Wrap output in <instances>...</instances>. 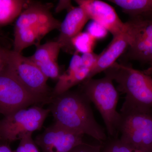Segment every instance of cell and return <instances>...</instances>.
Wrapping results in <instances>:
<instances>
[{"instance_id": "cell-2", "label": "cell", "mask_w": 152, "mask_h": 152, "mask_svg": "<svg viewBox=\"0 0 152 152\" xmlns=\"http://www.w3.org/2000/svg\"><path fill=\"white\" fill-rule=\"evenodd\" d=\"M104 72L116 82L117 90L126 94L123 105L152 109V75L116 62Z\"/></svg>"}, {"instance_id": "cell-9", "label": "cell", "mask_w": 152, "mask_h": 152, "mask_svg": "<svg viewBox=\"0 0 152 152\" xmlns=\"http://www.w3.org/2000/svg\"><path fill=\"white\" fill-rule=\"evenodd\" d=\"M83 137L54 123L37 136L34 141L42 152H69L84 142Z\"/></svg>"}, {"instance_id": "cell-25", "label": "cell", "mask_w": 152, "mask_h": 152, "mask_svg": "<svg viewBox=\"0 0 152 152\" xmlns=\"http://www.w3.org/2000/svg\"><path fill=\"white\" fill-rule=\"evenodd\" d=\"M10 52L0 45V72L7 65Z\"/></svg>"}, {"instance_id": "cell-20", "label": "cell", "mask_w": 152, "mask_h": 152, "mask_svg": "<svg viewBox=\"0 0 152 152\" xmlns=\"http://www.w3.org/2000/svg\"><path fill=\"white\" fill-rule=\"evenodd\" d=\"M47 78L58 79L59 76L60 68L57 61L39 63L35 64Z\"/></svg>"}, {"instance_id": "cell-24", "label": "cell", "mask_w": 152, "mask_h": 152, "mask_svg": "<svg viewBox=\"0 0 152 152\" xmlns=\"http://www.w3.org/2000/svg\"><path fill=\"white\" fill-rule=\"evenodd\" d=\"M102 145H93L83 143L75 147L69 152H101Z\"/></svg>"}, {"instance_id": "cell-16", "label": "cell", "mask_w": 152, "mask_h": 152, "mask_svg": "<svg viewBox=\"0 0 152 152\" xmlns=\"http://www.w3.org/2000/svg\"><path fill=\"white\" fill-rule=\"evenodd\" d=\"M61 49L57 41L48 42L38 46L34 54L29 58L35 64L57 61Z\"/></svg>"}, {"instance_id": "cell-18", "label": "cell", "mask_w": 152, "mask_h": 152, "mask_svg": "<svg viewBox=\"0 0 152 152\" xmlns=\"http://www.w3.org/2000/svg\"><path fill=\"white\" fill-rule=\"evenodd\" d=\"M96 38L87 32H81L72 40V45L76 53L83 54L93 52Z\"/></svg>"}, {"instance_id": "cell-19", "label": "cell", "mask_w": 152, "mask_h": 152, "mask_svg": "<svg viewBox=\"0 0 152 152\" xmlns=\"http://www.w3.org/2000/svg\"><path fill=\"white\" fill-rule=\"evenodd\" d=\"M101 152H142L134 149L119 138H109L102 145Z\"/></svg>"}, {"instance_id": "cell-28", "label": "cell", "mask_w": 152, "mask_h": 152, "mask_svg": "<svg viewBox=\"0 0 152 152\" xmlns=\"http://www.w3.org/2000/svg\"><path fill=\"white\" fill-rule=\"evenodd\" d=\"M0 140H1V137H0Z\"/></svg>"}, {"instance_id": "cell-26", "label": "cell", "mask_w": 152, "mask_h": 152, "mask_svg": "<svg viewBox=\"0 0 152 152\" xmlns=\"http://www.w3.org/2000/svg\"><path fill=\"white\" fill-rule=\"evenodd\" d=\"M0 152H14V151H12L10 147L7 145H2L0 146Z\"/></svg>"}, {"instance_id": "cell-13", "label": "cell", "mask_w": 152, "mask_h": 152, "mask_svg": "<svg viewBox=\"0 0 152 152\" xmlns=\"http://www.w3.org/2000/svg\"><path fill=\"white\" fill-rule=\"evenodd\" d=\"M129 43V38L126 32L113 37L107 48L99 55L97 61L86 80L92 79L97 74L110 67L127 49Z\"/></svg>"}, {"instance_id": "cell-3", "label": "cell", "mask_w": 152, "mask_h": 152, "mask_svg": "<svg viewBox=\"0 0 152 152\" xmlns=\"http://www.w3.org/2000/svg\"><path fill=\"white\" fill-rule=\"evenodd\" d=\"M108 76L99 79H91L82 83L80 89L93 103L100 113L109 138H117L119 135L120 113L117 111L119 93Z\"/></svg>"}, {"instance_id": "cell-1", "label": "cell", "mask_w": 152, "mask_h": 152, "mask_svg": "<svg viewBox=\"0 0 152 152\" xmlns=\"http://www.w3.org/2000/svg\"><path fill=\"white\" fill-rule=\"evenodd\" d=\"M91 102L79 89L53 97L49 108L55 124L69 130L90 136L104 143L108 137L95 119Z\"/></svg>"}, {"instance_id": "cell-23", "label": "cell", "mask_w": 152, "mask_h": 152, "mask_svg": "<svg viewBox=\"0 0 152 152\" xmlns=\"http://www.w3.org/2000/svg\"><path fill=\"white\" fill-rule=\"evenodd\" d=\"M99 55L94 52L83 54L81 56V65L85 67L89 68L91 70L97 61Z\"/></svg>"}, {"instance_id": "cell-14", "label": "cell", "mask_w": 152, "mask_h": 152, "mask_svg": "<svg viewBox=\"0 0 152 152\" xmlns=\"http://www.w3.org/2000/svg\"><path fill=\"white\" fill-rule=\"evenodd\" d=\"M131 18L152 20V0H110Z\"/></svg>"}, {"instance_id": "cell-15", "label": "cell", "mask_w": 152, "mask_h": 152, "mask_svg": "<svg viewBox=\"0 0 152 152\" xmlns=\"http://www.w3.org/2000/svg\"><path fill=\"white\" fill-rule=\"evenodd\" d=\"M26 4L22 0H0V26L8 25L18 18Z\"/></svg>"}, {"instance_id": "cell-27", "label": "cell", "mask_w": 152, "mask_h": 152, "mask_svg": "<svg viewBox=\"0 0 152 152\" xmlns=\"http://www.w3.org/2000/svg\"><path fill=\"white\" fill-rule=\"evenodd\" d=\"M149 64H150V67L148 69L146 70L145 71L148 73L152 75V60Z\"/></svg>"}, {"instance_id": "cell-17", "label": "cell", "mask_w": 152, "mask_h": 152, "mask_svg": "<svg viewBox=\"0 0 152 152\" xmlns=\"http://www.w3.org/2000/svg\"><path fill=\"white\" fill-rule=\"evenodd\" d=\"M40 39L37 32L31 28L14 29L13 51L21 54L23 50L36 43Z\"/></svg>"}, {"instance_id": "cell-7", "label": "cell", "mask_w": 152, "mask_h": 152, "mask_svg": "<svg viewBox=\"0 0 152 152\" xmlns=\"http://www.w3.org/2000/svg\"><path fill=\"white\" fill-rule=\"evenodd\" d=\"M7 66L30 91L51 102L53 98V90L47 84L48 79L29 57L11 50Z\"/></svg>"}, {"instance_id": "cell-10", "label": "cell", "mask_w": 152, "mask_h": 152, "mask_svg": "<svg viewBox=\"0 0 152 152\" xmlns=\"http://www.w3.org/2000/svg\"><path fill=\"white\" fill-rule=\"evenodd\" d=\"M75 1L85 11L90 19L99 24L113 37L126 32L127 27L115 9L108 4L99 0H77Z\"/></svg>"}, {"instance_id": "cell-22", "label": "cell", "mask_w": 152, "mask_h": 152, "mask_svg": "<svg viewBox=\"0 0 152 152\" xmlns=\"http://www.w3.org/2000/svg\"><path fill=\"white\" fill-rule=\"evenodd\" d=\"M87 32L97 40L105 37L108 31L99 24L93 21L88 25Z\"/></svg>"}, {"instance_id": "cell-8", "label": "cell", "mask_w": 152, "mask_h": 152, "mask_svg": "<svg viewBox=\"0 0 152 152\" xmlns=\"http://www.w3.org/2000/svg\"><path fill=\"white\" fill-rule=\"evenodd\" d=\"M125 23L129 42L126 57L149 63L152 60V20L131 18Z\"/></svg>"}, {"instance_id": "cell-11", "label": "cell", "mask_w": 152, "mask_h": 152, "mask_svg": "<svg viewBox=\"0 0 152 152\" xmlns=\"http://www.w3.org/2000/svg\"><path fill=\"white\" fill-rule=\"evenodd\" d=\"M61 24L45 7L36 4L31 5L22 12L17 19L15 29L31 28L42 38L52 30L59 29Z\"/></svg>"}, {"instance_id": "cell-6", "label": "cell", "mask_w": 152, "mask_h": 152, "mask_svg": "<svg viewBox=\"0 0 152 152\" xmlns=\"http://www.w3.org/2000/svg\"><path fill=\"white\" fill-rule=\"evenodd\" d=\"M50 112L49 108L34 105L4 116L0 121L1 140L12 142L25 134L40 130Z\"/></svg>"}, {"instance_id": "cell-5", "label": "cell", "mask_w": 152, "mask_h": 152, "mask_svg": "<svg viewBox=\"0 0 152 152\" xmlns=\"http://www.w3.org/2000/svg\"><path fill=\"white\" fill-rule=\"evenodd\" d=\"M50 102L48 100L30 91L7 66L0 72V113L4 116L31 106H39Z\"/></svg>"}, {"instance_id": "cell-12", "label": "cell", "mask_w": 152, "mask_h": 152, "mask_svg": "<svg viewBox=\"0 0 152 152\" xmlns=\"http://www.w3.org/2000/svg\"><path fill=\"white\" fill-rule=\"evenodd\" d=\"M90 20L86 13L80 7L70 9L65 18L60 25V34L57 42L66 51L74 50L72 41L81 32L82 29Z\"/></svg>"}, {"instance_id": "cell-21", "label": "cell", "mask_w": 152, "mask_h": 152, "mask_svg": "<svg viewBox=\"0 0 152 152\" xmlns=\"http://www.w3.org/2000/svg\"><path fill=\"white\" fill-rule=\"evenodd\" d=\"M32 133L23 135L20 140L18 146L14 152H40L32 137Z\"/></svg>"}, {"instance_id": "cell-4", "label": "cell", "mask_w": 152, "mask_h": 152, "mask_svg": "<svg viewBox=\"0 0 152 152\" xmlns=\"http://www.w3.org/2000/svg\"><path fill=\"white\" fill-rule=\"evenodd\" d=\"M120 114L119 138L134 149L152 152V109L123 104Z\"/></svg>"}]
</instances>
